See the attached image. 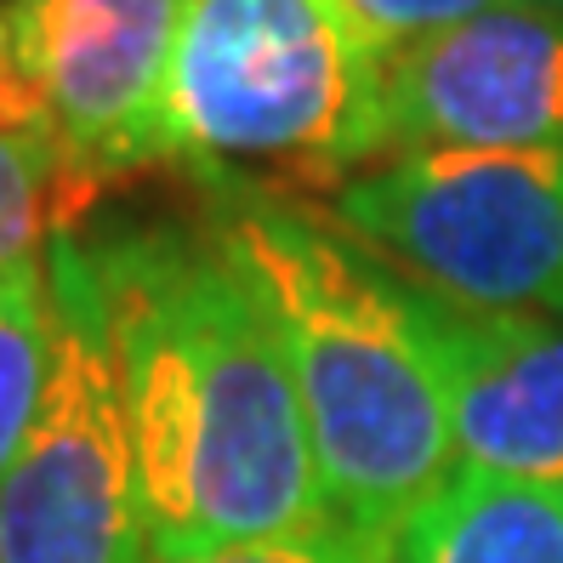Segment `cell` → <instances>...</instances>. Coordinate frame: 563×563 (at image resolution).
Returning a JSON list of instances; mask_svg holds the SVG:
<instances>
[{"label":"cell","mask_w":563,"mask_h":563,"mask_svg":"<svg viewBox=\"0 0 563 563\" xmlns=\"http://www.w3.org/2000/svg\"><path fill=\"white\" fill-rule=\"evenodd\" d=\"M347 7L382 52H399L410 41L444 35V29H455V23L507 7V0H347Z\"/></svg>","instance_id":"obj_13"},{"label":"cell","mask_w":563,"mask_h":563,"mask_svg":"<svg viewBox=\"0 0 563 563\" xmlns=\"http://www.w3.org/2000/svg\"><path fill=\"white\" fill-rule=\"evenodd\" d=\"M518 7H529V12H547V18H563V0H518Z\"/></svg>","instance_id":"obj_14"},{"label":"cell","mask_w":563,"mask_h":563,"mask_svg":"<svg viewBox=\"0 0 563 563\" xmlns=\"http://www.w3.org/2000/svg\"><path fill=\"white\" fill-rule=\"evenodd\" d=\"M444 148H563V18L507 0L382 52L376 165Z\"/></svg>","instance_id":"obj_7"},{"label":"cell","mask_w":563,"mask_h":563,"mask_svg":"<svg viewBox=\"0 0 563 563\" xmlns=\"http://www.w3.org/2000/svg\"><path fill=\"white\" fill-rule=\"evenodd\" d=\"M330 211L410 285L563 319V148L405 154L342 183Z\"/></svg>","instance_id":"obj_4"},{"label":"cell","mask_w":563,"mask_h":563,"mask_svg":"<svg viewBox=\"0 0 563 563\" xmlns=\"http://www.w3.org/2000/svg\"><path fill=\"white\" fill-rule=\"evenodd\" d=\"M393 563H563V489L455 473L410 518Z\"/></svg>","instance_id":"obj_9"},{"label":"cell","mask_w":563,"mask_h":563,"mask_svg":"<svg viewBox=\"0 0 563 563\" xmlns=\"http://www.w3.org/2000/svg\"><path fill=\"white\" fill-rule=\"evenodd\" d=\"M52 371L0 478V563H154L120 364L86 240L46 245Z\"/></svg>","instance_id":"obj_5"},{"label":"cell","mask_w":563,"mask_h":563,"mask_svg":"<svg viewBox=\"0 0 563 563\" xmlns=\"http://www.w3.org/2000/svg\"><path fill=\"white\" fill-rule=\"evenodd\" d=\"M211 240L262 296L308 416L330 512L399 547L455 478V444L405 279L313 211L222 177Z\"/></svg>","instance_id":"obj_2"},{"label":"cell","mask_w":563,"mask_h":563,"mask_svg":"<svg viewBox=\"0 0 563 563\" xmlns=\"http://www.w3.org/2000/svg\"><path fill=\"white\" fill-rule=\"evenodd\" d=\"M57 234V177L35 154L0 143V274L41 268Z\"/></svg>","instance_id":"obj_11"},{"label":"cell","mask_w":563,"mask_h":563,"mask_svg":"<svg viewBox=\"0 0 563 563\" xmlns=\"http://www.w3.org/2000/svg\"><path fill=\"white\" fill-rule=\"evenodd\" d=\"M188 0H12L63 154L57 240L109 177L172 159L165 80Z\"/></svg>","instance_id":"obj_6"},{"label":"cell","mask_w":563,"mask_h":563,"mask_svg":"<svg viewBox=\"0 0 563 563\" xmlns=\"http://www.w3.org/2000/svg\"><path fill=\"white\" fill-rule=\"evenodd\" d=\"M103 290L154 558L330 523L279 330L211 228L86 240Z\"/></svg>","instance_id":"obj_1"},{"label":"cell","mask_w":563,"mask_h":563,"mask_svg":"<svg viewBox=\"0 0 563 563\" xmlns=\"http://www.w3.org/2000/svg\"><path fill=\"white\" fill-rule=\"evenodd\" d=\"M52 371V302L46 262L29 274H0V478L35 427Z\"/></svg>","instance_id":"obj_10"},{"label":"cell","mask_w":563,"mask_h":563,"mask_svg":"<svg viewBox=\"0 0 563 563\" xmlns=\"http://www.w3.org/2000/svg\"><path fill=\"white\" fill-rule=\"evenodd\" d=\"M382 46L347 0H188L165 131L172 159L222 183L234 165L342 188L376 165Z\"/></svg>","instance_id":"obj_3"},{"label":"cell","mask_w":563,"mask_h":563,"mask_svg":"<svg viewBox=\"0 0 563 563\" xmlns=\"http://www.w3.org/2000/svg\"><path fill=\"white\" fill-rule=\"evenodd\" d=\"M154 563H393L387 541L358 536L353 523L330 518L302 536H274V541H240V547H211L188 558H154Z\"/></svg>","instance_id":"obj_12"},{"label":"cell","mask_w":563,"mask_h":563,"mask_svg":"<svg viewBox=\"0 0 563 563\" xmlns=\"http://www.w3.org/2000/svg\"><path fill=\"white\" fill-rule=\"evenodd\" d=\"M405 290L444 393L455 473L563 489V319L467 308L410 279Z\"/></svg>","instance_id":"obj_8"}]
</instances>
